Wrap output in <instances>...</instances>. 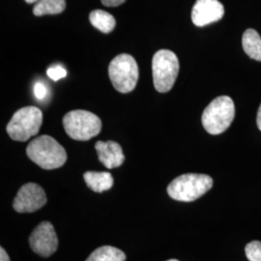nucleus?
Masks as SVG:
<instances>
[{"mask_svg":"<svg viewBox=\"0 0 261 261\" xmlns=\"http://www.w3.org/2000/svg\"><path fill=\"white\" fill-rule=\"evenodd\" d=\"M224 14V6L219 0H196L192 10V20L195 25L202 28L220 20Z\"/></svg>","mask_w":261,"mask_h":261,"instance_id":"nucleus-10","label":"nucleus"},{"mask_svg":"<svg viewBox=\"0 0 261 261\" xmlns=\"http://www.w3.org/2000/svg\"><path fill=\"white\" fill-rule=\"evenodd\" d=\"M47 87L43 83H37L34 85V95L38 100L45 99L47 97Z\"/></svg>","mask_w":261,"mask_h":261,"instance_id":"nucleus-19","label":"nucleus"},{"mask_svg":"<svg viewBox=\"0 0 261 261\" xmlns=\"http://www.w3.org/2000/svg\"><path fill=\"white\" fill-rule=\"evenodd\" d=\"M235 116L233 101L228 96L214 99L202 113L201 121L206 132L210 135H220L232 123Z\"/></svg>","mask_w":261,"mask_h":261,"instance_id":"nucleus-3","label":"nucleus"},{"mask_svg":"<svg viewBox=\"0 0 261 261\" xmlns=\"http://www.w3.org/2000/svg\"><path fill=\"white\" fill-rule=\"evenodd\" d=\"M85 261H126V254L112 246H103L96 249Z\"/></svg>","mask_w":261,"mask_h":261,"instance_id":"nucleus-15","label":"nucleus"},{"mask_svg":"<svg viewBox=\"0 0 261 261\" xmlns=\"http://www.w3.org/2000/svg\"><path fill=\"white\" fill-rule=\"evenodd\" d=\"M66 8L65 0H39L35 3L33 14L37 17L45 15H57Z\"/></svg>","mask_w":261,"mask_h":261,"instance_id":"nucleus-16","label":"nucleus"},{"mask_svg":"<svg viewBox=\"0 0 261 261\" xmlns=\"http://www.w3.org/2000/svg\"><path fill=\"white\" fill-rule=\"evenodd\" d=\"M28 4H33V3H37L39 0H24Z\"/></svg>","mask_w":261,"mask_h":261,"instance_id":"nucleus-23","label":"nucleus"},{"mask_svg":"<svg viewBox=\"0 0 261 261\" xmlns=\"http://www.w3.org/2000/svg\"><path fill=\"white\" fill-rule=\"evenodd\" d=\"M84 178L87 187L96 193H103L113 186V177L110 172L87 171Z\"/></svg>","mask_w":261,"mask_h":261,"instance_id":"nucleus-12","label":"nucleus"},{"mask_svg":"<svg viewBox=\"0 0 261 261\" xmlns=\"http://www.w3.org/2000/svg\"><path fill=\"white\" fill-rule=\"evenodd\" d=\"M112 85L120 93L133 91L139 81V66L136 59L127 54L115 56L109 66Z\"/></svg>","mask_w":261,"mask_h":261,"instance_id":"nucleus-6","label":"nucleus"},{"mask_svg":"<svg viewBox=\"0 0 261 261\" xmlns=\"http://www.w3.org/2000/svg\"><path fill=\"white\" fill-rule=\"evenodd\" d=\"M47 203L43 188L35 183H28L19 189L14 199L13 207L19 213H32Z\"/></svg>","mask_w":261,"mask_h":261,"instance_id":"nucleus-8","label":"nucleus"},{"mask_svg":"<svg viewBox=\"0 0 261 261\" xmlns=\"http://www.w3.org/2000/svg\"><path fill=\"white\" fill-rule=\"evenodd\" d=\"M63 126L71 139L85 141L100 134L102 121L92 112L76 110L68 112L63 117Z\"/></svg>","mask_w":261,"mask_h":261,"instance_id":"nucleus-5","label":"nucleus"},{"mask_svg":"<svg viewBox=\"0 0 261 261\" xmlns=\"http://www.w3.org/2000/svg\"><path fill=\"white\" fill-rule=\"evenodd\" d=\"M243 48L252 59L261 61V37L254 29H247L242 37Z\"/></svg>","mask_w":261,"mask_h":261,"instance_id":"nucleus-13","label":"nucleus"},{"mask_svg":"<svg viewBox=\"0 0 261 261\" xmlns=\"http://www.w3.org/2000/svg\"><path fill=\"white\" fill-rule=\"evenodd\" d=\"M245 252L249 260L261 261L260 241H252L249 243L245 248Z\"/></svg>","mask_w":261,"mask_h":261,"instance_id":"nucleus-17","label":"nucleus"},{"mask_svg":"<svg viewBox=\"0 0 261 261\" xmlns=\"http://www.w3.org/2000/svg\"><path fill=\"white\" fill-rule=\"evenodd\" d=\"M47 74L49 79H51L55 82H57V81L65 77L67 75V71L62 66L56 65L49 67L47 69Z\"/></svg>","mask_w":261,"mask_h":261,"instance_id":"nucleus-18","label":"nucleus"},{"mask_svg":"<svg viewBox=\"0 0 261 261\" xmlns=\"http://www.w3.org/2000/svg\"><path fill=\"white\" fill-rule=\"evenodd\" d=\"M0 261H10L9 255L3 248H0Z\"/></svg>","mask_w":261,"mask_h":261,"instance_id":"nucleus-21","label":"nucleus"},{"mask_svg":"<svg viewBox=\"0 0 261 261\" xmlns=\"http://www.w3.org/2000/svg\"><path fill=\"white\" fill-rule=\"evenodd\" d=\"M153 83L161 93L168 92L175 84L179 73L176 55L169 49H160L152 59Z\"/></svg>","mask_w":261,"mask_h":261,"instance_id":"nucleus-4","label":"nucleus"},{"mask_svg":"<svg viewBox=\"0 0 261 261\" xmlns=\"http://www.w3.org/2000/svg\"><path fill=\"white\" fill-rule=\"evenodd\" d=\"M89 20L94 28L105 34H109L115 28L114 17L103 10H94L89 15Z\"/></svg>","mask_w":261,"mask_h":261,"instance_id":"nucleus-14","label":"nucleus"},{"mask_svg":"<svg viewBox=\"0 0 261 261\" xmlns=\"http://www.w3.org/2000/svg\"><path fill=\"white\" fill-rule=\"evenodd\" d=\"M28 158L44 169L61 168L67 161L63 146L54 138L44 135L32 140L28 145Z\"/></svg>","mask_w":261,"mask_h":261,"instance_id":"nucleus-1","label":"nucleus"},{"mask_svg":"<svg viewBox=\"0 0 261 261\" xmlns=\"http://www.w3.org/2000/svg\"><path fill=\"white\" fill-rule=\"evenodd\" d=\"M29 244L32 251L40 256L47 257L54 254L58 248V238L54 225L49 222H42L32 231Z\"/></svg>","mask_w":261,"mask_h":261,"instance_id":"nucleus-9","label":"nucleus"},{"mask_svg":"<svg viewBox=\"0 0 261 261\" xmlns=\"http://www.w3.org/2000/svg\"><path fill=\"white\" fill-rule=\"evenodd\" d=\"M168 261H179V260H177V259H169V260H168Z\"/></svg>","mask_w":261,"mask_h":261,"instance_id":"nucleus-24","label":"nucleus"},{"mask_svg":"<svg viewBox=\"0 0 261 261\" xmlns=\"http://www.w3.org/2000/svg\"><path fill=\"white\" fill-rule=\"evenodd\" d=\"M95 148L98 158L107 168H115L120 167L125 161L122 147L115 141H97Z\"/></svg>","mask_w":261,"mask_h":261,"instance_id":"nucleus-11","label":"nucleus"},{"mask_svg":"<svg viewBox=\"0 0 261 261\" xmlns=\"http://www.w3.org/2000/svg\"><path fill=\"white\" fill-rule=\"evenodd\" d=\"M212 186L213 179L209 175L188 173L171 181L168 187V194L178 201L191 202L205 195Z\"/></svg>","mask_w":261,"mask_h":261,"instance_id":"nucleus-2","label":"nucleus"},{"mask_svg":"<svg viewBox=\"0 0 261 261\" xmlns=\"http://www.w3.org/2000/svg\"><path fill=\"white\" fill-rule=\"evenodd\" d=\"M126 0H102V3L107 7H117L125 3Z\"/></svg>","mask_w":261,"mask_h":261,"instance_id":"nucleus-20","label":"nucleus"},{"mask_svg":"<svg viewBox=\"0 0 261 261\" xmlns=\"http://www.w3.org/2000/svg\"><path fill=\"white\" fill-rule=\"evenodd\" d=\"M42 123V111L36 107H25L15 112L6 130L12 140L27 141L37 135Z\"/></svg>","mask_w":261,"mask_h":261,"instance_id":"nucleus-7","label":"nucleus"},{"mask_svg":"<svg viewBox=\"0 0 261 261\" xmlns=\"http://www.w3.org/2000/svg\"><path fill=\"white\" fill-rule=\"evenodd\" d=\"M256 123H257V127L261 130V105L257 112V117H256Z\"/></svg>","mask_w":261,"mask_h":261,"instance_id":"nucleus-22","label":"nucleus"}]
</instances>
